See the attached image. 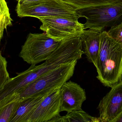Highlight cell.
Wrapping results in <instances>:
<instances>
[{
  "instance_id": "44dd1931",
  "label": "cell",
  "mask_w": 122,
  "mask_h": 122,
  "mask_svg": "<svg viewBox=\"0 0 122 122\" xmlns=\"http://www.w3.org/2000/svg\"><path fill=\"white\" fill-rule=\"evenodd\" d=\"M112 122H122V111Z\"/></svg>"
},
{
  "instance_id": "6da1fadb",
  "label": "cell",
  "mask_w": 122,
  "mask_h": 122,
  "mask_svg": "<svg viewBox=\"0 0 122 122\" xmlns=\"http://www.w3.org/2000/svg\"><path fill=\"white\" fill-rule=\"evenodd\" d=\"M77 60L61 65L46 73L26 87L0 100V107L16 101L44 96L60 89L73 75Z\"/></svg>"
},
{
  "instance_id": "4fadbf2b",
  "label": "cell",
  "mask_w": 122,
  "mask_h": 122,
  "mask_svg": "<svg viewBox=\"0 0 122 122\" xmlns=\"http://www.w3.org/2000/svg\"><path fill=\"white\" fill-rule=\"evenodd\" d=\"M76 10L98 5H112L122 0H62Z\"/></svg>"
},
{
  "instance_id": "3957f363",
  "label": "cell",
  "mask_w": 122,
  "mask_h": 122,
  "mask_svg": "<svg viewBox=\"0 0 122 122\" xmlns=\"http://www.w3.org/2000/svg\"><path fill=\"white\" fill-rule=\"evenodd\" d=\"M18 16L41 18L63 17L71 19L80 18L77 10L62 0H41L25 5H17Z\"/></svg>"
},
{
  "instance_id": "ac0fdd59",
  "label": "cell",
  "mask_w": 122,
  "mask_h": 122,
  "mask_svg": "<svg viewBox=\"0 0 122 122\" xmlns=\"http://www.w3.org/2000/svg\"><path fill=\"white\" fill-rule=\"evenodd\" d=\"M107 32L109 36L122 46V22L111 28Z\"/></svg>"
},
{
  "instance_id": "7c38bea8",
  "label": "cell",
  "mask_w": 122,
  "mask_h": 122,
  "mask_svg": "<svg viewBox=\"0 0 122 122\" xmlns=\"http://www.w3.org/2000/svg\"><path fill=\"white\" fill-rule=\"evenodd\" d=\"M48 95L41 97H32L20 100L21 102L20 106L10 122H25L30 113Z\"/></svg>"
},
{
  "instance_id": "30bf717a",
  "label": "cell",
  "mask_w": 122,
  "mask_h": 122,
  "mask_svg": "<svg viewBox=\"0 0 122 122\" xmlns=\"http://www.w3.org/2000/svg\"><path fill=\"white\" fill-rule=\"evenodd\" d=\"M61 111L67 113L82 109L83 103L86 100L85 90L77 83L70 81L66 82L60 88Z\"/></svg>"
},
{
  "instance_id": "5b68a950",
  "label": "cell",
  "mask_w": 122,
  "mask_h": 122,
  "mask_svg": "<svg viewBox=\"0 0 122 122\" xmlns=\"http://www.w3.org/2000/svg\"><path fill=\"white\" fill-rule=\"evenodd\" d=\"M61 42L51 38L46 33H30L22 46L19 57L28 64L36 65L47 60Z\"/></svg>"
},
{
  "instance_id": "277c9868",
  "label": "cell",
  "mask_w": 122,
  "mask_h": 122,
  "mask_svg": "<svg viewBox=\"0 0 122 122\" xmlns=\"http://www.w3.org/2000/svg\"><path fill=\"white\" fill-rule=\"evenodd\" d=\"M80 17L86 19L85 29L104 30L122 22V0L112 5H98L77 10Z\"/></svg>"
},
{
  "instance_id": "8fae6325",
  "label": "cell",
  "mask_w": 122,
  "mask_h": 122,
  "mask_svg": "<svg viewBox=\"0 0 122 122\" xmlns=\"http://www.w3.org/2000/svg\"><path fill=\"white\" fill-rule=\"evenodd\" d=\"M103 30L89 29L84 30L80 37L82 41L84 54L88 60L95 66L97 64L100 51L101 35Z\"/></svg>"
},
{
  "instance_id": "9a60e30c",
  "label": "cell",
  "mask_w": 122,
  "mask_h": 122,
  "mask_svg": "<svg viewBox=\"0 0 122 122\" xmlns=\"http://www.w3.org/2000/svg\"><path fill=\"white\" fill-rule=\"evenodd\" d=\"M20 102V100L16 101L0 107V122H10L16 113Z\"/></svg>"
},
{
  "instance_id": "9c48e42d",
  "label": "cell",
  "mask_w": 122,
  "mask_h": 122,
  "mask_svg": "<svg viewBox=\"0 0 122 122\" xmlns=\"http://www.w3.org/2000/svg\"><path fill=\"white\" fill-rule=\"evenodd\" d=\"M101 122H112L122 111V81L111 87L98 107Z\"/></svg>"
},
{
  "instance_id": "2e32d148",
  "label": "cell",
  "mask_w": 122,
  "mask_h": 122,
  "mask_svg": "<svg viewBox=\"0 0 122 122\" xmlns=\"http://www.w3.org/2000/svg\"><path fill=\"white\" fill-rule=\"evenodd\" d=\"M0 40L3 37V32L8 26L12 25L11 19L9 10L5 0H0Z\"/></svg>"
},
{
  "instance_id": "7402d4cb",
  "label": "cell",
  "mask_w": 122,
  "mask_h": 122,
  "mask_svg": "<svg viewBox=\"0 0 122 122\" xmlns=\"http://www.w3.org/2000/svg\"><path fill=\"white\" fill-rule=\"evenodd\" d=\"M121 81H122V80H121Z\"/></svg>"
},
{
  "instance_id": "e0dca14e",
  "label": "cell",
  "mask_w": 122,
  "mask_h": 122,
  "mask_svg": "<svg viewBox=\"0 0 122 122\" xmlns=\"http://www.w3.org/2000/svg\"><path fill=\"white\" fill-rule=\"evenodd\" d=\"M7 62L5 58L0 55V90L4 87L6 82L10 78L7 70Z\"/></svg>"
},
{
  "instance_id": "ffe728a7",
  "label": "cell",
  "mask_w": 122,
  "mask_h": 122,
  "mask_svg": "<svg viewBox=\"0 0 122 122\" xmlns=\"http://www.w3.org/2000/svg\"><path fill=\"white\" fill-rule=\"evenodd\" d=\"M18 2V5H25L31 4L36 2L40 1L41 0H16Z\"/></svg>"
},
{
  "instance_id": "5bb4252c",
  "label": "cell",
  "mask_w": 122,
  "mask_h": 122,
  "mask_svg": "<svg viewBox=\"0 0 122 122\" xmlns=\"http://www.w3.org/2000/svg\"><path fill=\"white\" fill-rule=\"evenodd\" d=\"M65 117L67 122H101L100 118L92 117L82 109L67 113Z\"/></svg>"
},
{
  "instance_id": "7a4b0ae2",
  "label": "cell",
  "mask_w": 122,
  "mask_h": 122,
  "mask_svg": "<svg viewBox=\"0 0 122 122\" xmlns=\"http://www.w3.org/2000/svg\"><path fill=\"white\" fill-rule=\"evenodd\" d=\"M95 67L97 78L105 86L111 88L121 81L122 46L104 30L101 35L100 47Z\"/></svg>"
},
{
  "instance_id": "d6986e66",
  "label": "cell",
  "mask_w": 122,
  "mask_h": 122,
  "mask_svg": "<svg viewBox=\"0 0 122 122\" xmlns=\"http://www.w3.org/2000/svg\"><path fill=\"white\" fill-rule=\"evenodd\" d=\"M67 122L65 116H61L59 115L53 117L48 122Z\"/></svg>"
},
{
  "instance_id": "52a82bcc",
  "label": "cell",
  "mask_w": 122,
  "mask_h": 122,
  "mask_svg": "<svg viewBox=\"0 0 122 122\" xmlns=\"http://www.w3.org/2000/svg\"><path fill=\"white\" fill-rule=\"evenodd\" d=\"M60 65L50 57L40 65H31L27 70L17 73V76L10 78L6 82L3 87L0 90V100L25 88L42 75Z\"/></svg>"
},
{
  "instance_id": "ba28073f",
  "label": "cell",
  "mask_w": 122,
  "mask_h": 122,
  "mask_svg": "<svg viewBox=\"0 0 122 122\" xmlns=\"http://www.w3.org/2000/svg\"><path fill=\"white\" fill-rule=\"evenodd\" d=\"M60 88L45 97L32 111L25 122H48L61 111Z\"/></svg>"
},
{
  "instance_id": "8992f818",
  "label": "cell",
  "mask_w": 122,
  "mask_h": 122,
  "mask_svg": "<svg viewBox=\"0 0 122 122\" xmlns=\"http://www.w3.org/2000/svg\"><path fill=\"white\" fill-rule=\"evenodd\" d=\"M42 23L40 29L46 32L48 37L57 42L80 37L85 30L84 24L78 19L63 17L39 18Z\"/></svg>"
}]
</instances>
